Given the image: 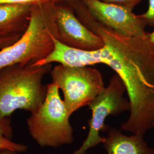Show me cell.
I'll use <instances>...</instances> for the list:
<instances>
[{"instance_id":"1","label":"cell","mask_w":154,"mask_h":154,"mask_svg":"<svg viewBox=\"0 0 154 154\" xmlns=\"http://www.w3.org/2000/svg\"><path fill=\"white\" fill-rule=\"evenodd\" d=\"M70 6L80 21L104 40L103 64L125 86L130 114L122 129L144 135L154 127V50L149 33L143 37L122 35L98 22L81 0H72Z\"/></svg>"},{"instance_id":"2","label":"cell","mask_w":154,"mask_h":154,"mask_svg":"<svg viewBox=\"0 0 154 154\" xmlns=\"http://www.w3.org/2000/svg\"><path fill=\"white\" fill-rule=\"evenodd\" d=\"M55 4L48 3L33 6L28 28L20 38L0 50V69L11 65H34L51 53L57 37Z\"/></svg>"},{"instance_id":"3","label":"cell","mask_w":154,"mask_h":154,"mask_svg":"<svg viewBox=\"0 0 154 154\" xmlns=\"http://www.w3.org/2000/svg\"><path fill=\"white\" fill-rule=\"evenodd\" d=\"M51 65H11L0 69V116L7 118L17 110L32 113L44 100L47 86L42 83Z\"/></svg>"},{"instance_id":"4","label":"cell","mask_w":154,"mask_h":154,"mask_svg":"<svg viewBox=\"0 0 154 154\" xmlns=\"http://www.w3.org/2000/svg\"><path fill=\"white\" fill-rule=\"evenodd\" d=\"M46 86L43 103L27 119L29 132L41 147L57 148L70 144L74 141V131L60 89L53 83Z\"/></svg>"},{"instance_id":"5","label":"cell","mask_w":154,"mask_h":154,"mask_svg":"<svg viewBox=\"0 0 154 154\" xmlns=\"http://www.w3.org/2000/svg\"><path fill=\"white\" fill-rule=\"evenodd\" d=\"M52 83L61 90L70 116L88 106L105 88L101 72L91 66L58 65L50 71Z\"/></svg>"},{"instance_id":"6","label":"cell","mask_w":154,"mask_h":154,"mask_svg":"<svg viewBox=\"0 0 154 154\" xmlns=\"http://www.w3.org/2000/svg\"><path fill=\"white\" fill-rule=\"evenodd\" d=\"M125 86L119 76L116 74L110 78L107 87L88 105L91 118L88 121V135L81 146L72 154H85L88 149L103 143L105 137L99 132L109 129L105 123L109 116H116L130 110L129 100L124 97Z\"/></svg>"},{"instance_id":"7","label":"cell","mask_w":154,"mask_h":154,"mask_svg":"<svg viewBox=\"0 0 154 154\" xmlns=\"http://www.w3.org/2000/svg\"><path fill=\"white\" fill-rule=\"evenodd\" d=\"M54 11L57 39L61 43L85 50H96L105 47L103 38L86 27L72 7L65 2L55 4Z\"/></svg>"},{"instance_id":"8","label":"cell","mask_w":154,"mask_h":154,"mask_svg":"<svg viewBox=\"0 0 154 154\" xmlns=\"http://www.w3.org/2000/svg\"><path fill=\"white\" fill-rule=\"evenodd\" d=\"M81 1L98 22L116 33L128 37H143L148 33L142 14L137 15L126 8L100 0Z\"/></svg>"},{"instance_id":"9","label":"cell","mask_w":154,"mask_h":154,"mask_svg":"<svg viewBox=\"0 0 154 154\" xmlns=\"http://www.w3.org/2000/svg\"><path fill=\"white\" fill-rule=\"evenodd\" d=\"M104 48L96 50L79 49L68 46L55 38L51 53L43 60L33 65L42 66L57 62L64 66L83 67L103 63Z\"/></svg>"},{"instance_id":"10","label":"cell","mask_w":154,"mask_h":154,"mask_svg":"<svg viewBox=\"0 0 154 154\" xmlns=\"http://www.w3.org/2000/svg\"><path fill=\"white\" fill-rule=\"evenodd\" d=\"M143 136L138 134L128 136L110 127L102 144L107 154H154V149L149 147Z\"/></svg>"},{"instance_id":"11","label":"cell","mask_w":154,"mask_h":154,"mask_svg":"<svg viewBox=\"0 0 154 154\" xmlns=\"http://www.w3.org/2000/svg\"><path fill=\"white\" fill-rule=\"evenodd\" d=\"M34 6L0 5V35L23 34Z\"/></svg>"},{"instance_id":"12","label":"cell","mask_w":154,"mask_h":154,"mask_svg":"<svg viewBox=\"0 0 154 154\" xmlns=\"http://www.w3.org/2000/svg\"><path fill=\"white\" fill-rule=\"evenodd\" d=\"M11 127L7 118L0 116V151L8 149L16 152H25L28 147L23 144L16 143L11 140Z\"/></svg>"},{"instance_id":"13","label":"cell","mask_w":154,"mask_h":154,"mask_svg":"<svg viewBox=\"0 0 154 154\" xmlns=\"http://www.w3.org/2000/svg\"><path fill=\"white\" fill-rule=\"evenodd\" d=\"M66 0H0V5H13L34 6L53 3L57 4L65 2Z\"/></svg>"},{"instance_id":"14","label":"cell","mask_w":154,"mask_h":154,"mask_svg":"<svg viewBox=\"0 0 154 154\" xmlns=\"http://www.w3.org/2000/svg\"><path fill=\"white\" fill-rule=\"evenodd\" d=\"M104 2L120 6L133 11L135 7L142 0H100Z\"/></svg>"},{"instance_id":"15","label":"cell","mask_w":154,"mask_h":154,"mask_svg":"<svg viewBox=\"0 0 154 154\" xmlns=\"http://www.w3.org/2000/svg\"><path fill=\"white\" fill-rule=\"evenodd\" d=\"M22 34H2L0 35V50L15 43Z\"/></svg>"},{"instance_id":"16","label":"cell","mask_w":154,"mask_h":154,"mask_svg":"<svg viewBox=\"0 0 154 154\" xmlns=\"http://www.w3.org/2000/svg\"><path fill=\"white\" fill-rule=\"evenodd\" d=\"M148 26H154V0H149L147 11L142 14Z\"/></svg>"},{"instance_id":"17","label":"cell","mask_w":154,"mask_h":154,"mask_svg":"<svg viewBox=\"0 0 154 154\" xmlns=\"http://www.w3.org/2000/svg\"><path fill=\"white\" fill-rule=\"evenodd\" d=\"M149 41H150L154 50V30L151 33H149Z\"/></svg>"},{"instance_id":"18","label":"cell","mask_w":154,"mask_h":154,"mask_svg":"<svg viewBox=\"0 0 154 154\" xmlns=\"http://www.w3.org/2000/svg\"><path fill=\"white\" fill-rule=\"evenodd\" d=\"M17 152L12 151L11 150L8 149H4V150H1L0 151V154H17Z\"/></svg>"}]
</instances>
